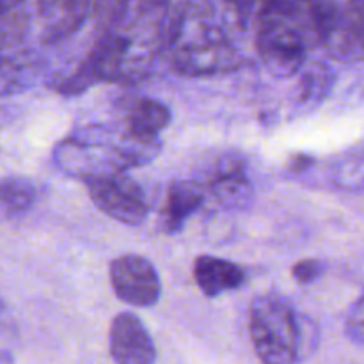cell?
Returning a JSON list of instances; mask_svg holds the SVG:
<instances>
[{
	"mask_svg": "<svg viewBox=\"0 0 364 364\" xmlns=\"http://www.w3.org/2000/svg\"><path fill=\"white\" fill-rule=\"evenodd\" d=\"M167 9L139 4L117 20L98 27V36L80 66L53 84L63 95H77L92 82L134 84L153 73L164 46Z\"/></svg>",
	"mask_w": 364,
	"mask_h": 364,
	"instance_id": "obj_1",
	"label": "cell"
},
{
	"mask_svg": "<svg viewBox=\"0 0 364 364\" xmlns=\"http://www.w3.org/2000/svg\"><path fill=\"white\" fill-rule=\"evenodd\" d=\"M162 53L181 77L228 73L244 64L224 14L213 0H176L164 16Z\"/></svg>",
	"mask_w": 364,
	"mask_h": 364,
	"instance_id": "obj_2",
	"label": "cell"
},
{
	"mask_svg": "<svg viewBox=\"0 0 364 364\" xmlns=\"http://www.w3.org/2000/svg\"><path fill=\"white\" fill-rule=\"evenodd\" d=\"M256 50L276 77H291L320 45L315 0H262L256 13Z\"/></svg>",
	"mask_w": 364,
	"mask_h": 364,
	"instance_id": "obj_3",
	"label": "cell"
},
{
	"mask_svg": "<svg viewBox=\"0 0 364 364\" xmlns=\"http://www.w3.org/2000/svg\"><path fill=\"white\" fill-rule=\"evenodd\" d=\"M249 333L259 361L294 364L311 350V323L288 301L263 295L251 304Z\"/></svg>",
	"mask_w": 364,
	"mask_h": 364,
	"instance_id": "obj_4",
	"label": "cell"
},
{
	"mask_svg": "<svg viewBox=\"0 0 364 364\" xmlns=\"http://www.w3.org/2000/svg\"><path fill=\"white\" fill-rule=\"evenodd\" d=\"M31 14L20 7L0 16V96L27 91L41 75V57L31 41Z\"/></svg>",
	"mask_w": 364,
	"mask_h": 364,
	"instance_id": "obj_5",
	"label": "cell"
},
{
	"mask_svg": "<svg viewBox=\"0 0 364 364\" xmlns=\"http://www.w3.org/2000/svg\"><path fill=\"white\" fill-rule=\"evenodd\" d=\"M320 45L340 60H364V0H315Z\"/></svg>",
	"mask_w": 364,
	"mask_h": 364,
	"instance_id": "obj_6",
	"label": "cell"
},
{
	"mask_svg": "<svg viewBox=\"0 0 364 364\" xmlns=\"http://www.w3.org/2000/svg\"><path fill=\"white\" fill-rule=\"evenodd\" d=\"M92 203L112 219L128 226H137L146 220L149 205L141 185L135 183L124 171L92 174L84 178Z\"/></svg>",
	"mask_w": 364,
	"mask_h": 364,
	"instance_id": "obj_7",
	"label": "cell"
},
{
	"mask_svg": "<svg viewBox=\"0 0 364 364\" xmlns=\"http://www.w3.org/2000/svg\"><path fill=\"white\" fill-rule=\"evenodd\" d=\"M114 294L124 304L135 308H151L162 294L159 272L144 256L123 255L109 267Z\"/></svg>",
	"mask_w": 364,
	"mask_h": 364,
	"instance_id": "obj_8",
	"label": "cell"
},
{
	"mask_svg": "<svg viewBox=\"0 0 364 364\" xmlns=\"http://www.w3.org/2000/svg\"><path fill=\"white\" fill-rule=\"evenodd\" d=\"M109 350L114 361L123 364H149L156 359L155 345L144 323L127 311L110 323Z\"/></svg>",
	"mask_w": 364,
	"mask_h": 364,
	"instance_id": "obj_9",
	"label": "cell"
},
{
	"mask_svg": "<svg viewBox=\"0 0 364 364\" xmlns=\"http://www.w3.org/2000/svg\"><path fill=\"white\" fill-rule=\"evenodd\" d=\"M95 7V0H38L41 38L46 45L64 41L80 31Z\"/></svg>",
	"mask_w": 364,
	"mask_h": 364,
	"instance_id": "obj_10",
	"label": "cell"
},
{
	"mask_svg": "<svg viewBox=\"0 0 364 364\" xmlns=\"http://www.w3.org/2000/svg\"><path fill=\"white\" fill-rule=\"evenodd\" d=\"M210 191L213 198L226 208L247 206L252 198L247 160L238 153H228L220 156L210 178Z\"/></svg>",
	"mask_w": 364,
	"mask_h": 364,
	"instance_id": "obj_11",
	"label": "cell"
},
{
	"mask_svg": "<svg viewBox=\"0 0 364 364\" xmlns=\"http://www.w3.org/2000/svg\"><path fill=\"white\" fill-rule=\"evenodd\" d=\"M194 277L199 290L206 297H219L244 284L245 270L228 259L203 255L194 262Z\"/></svg>",
	"mask_w": 364,
	"mask_h": 364,
	"instance_id": "obj_12",
	"label": "cell"
},
{
	"mask_svg": "<svg viewBox=\"0 0 364 364\" xmlns=\"http://www.w3.org/2000/svg\"><path fill=\"white\" fill-rule=\"evenodd\" d=\"M205 203V192L192 181H174L167 191L160 220L166 233L174 235Z\"/></svg>",
	"mask_w": 364,
	"mask_h": 364,
	"instance_id": "obj_13",
	"label": "cell"
},
{
	"mask_svg": "<svg viewBox=\"0 0 364 364\" xmlns=\"http://www.w3.org/2000/svg\"><path fill=\"white\" fill-rule=\"evenodd\" d=\"M171 123L169 107L153 98H139L124 110V132L144 141H159Z\"/></svg>",
	"mask_w": 364,
	"mask_h": 364,
	"instance_id": "obj_14",
	"label": "cell"
},
{
	"mask_svg": "<svg viewBox=\"0 0 364 364\" xmlns=\"http://www.w3.org/2000/svg\"><path fill=\"white\" fill-rule=\"evenodd\" d=\"M38 201V188L25 178H2L0 180V212L6 215H18Z\"/></svg>",
	"mask_w": 364,
	"mask_h": 364,
	"instance_id": "obj_15",
	"label": "cell"
},
{
	"mask_svg": "<svg viewBox=\"0 0 364 364\" xmlns=\"http://www.w3.org/2000/svg\"><path fill=\"white\" fill-rule=\"evenodd\" d=\"M139 4L144 2L142 0H95L92 13L98 20V27H102V25L110 23V21L127 14L128 11H132Z\"/></svg>",
	"mask_w": 364,
	"mask_h": 364,
	"instance_id": "obj_16",
	"label": "cell"
},
{
	"mask_svg": "<svg viewBox=\"0 0 364 364\" xmlns=\"http://www.w3.org/2000/svg\"><path fill=\"white\" fill-rule=\"evenodd\" d=\"M259 4H262V0H224V6L228 7V11L233 14L235 20L242 27H247L249 21L256 18Z\"/></svg>",
	"mask_w": 364,
	"mask_h": 364,
	"instance_id": "obj_17",
	"label": "cell"
},
{
	"mask_svg": "<svg viewBox=\"0 0 364 364\" xmlns=\"http://www.w3.org/2000/svg\"><path fill=\"white\" fill-rule=\"evenodd\" d=\"M347 333L355 343L364 345V295L355 302L347 318Z\"/></svg>",
	"mask_w": 364,
	"mask_h": 364,
	"instance_id": "obj_18",
	"label": "cell"
},
{
	"mask_svg": "<svg viewBox=\"0 0 364 364\" xmlns=\"http://www.w3.org/2000/svg\"><path fill=\"white\" fill-rule=\"evenodd\" d=\"M323 272V263L318 259H304V262L295 263L291 274H294L295 279L302 284L313 283V281L318 279Z\"/></svg>",
	"mask_w": 364,
	"mask_h": 364,
	"instance_id": "obj_19",
	"label": "cell"
},
{
	"mask_svg": "<svg viewBox=\"0 0 364 364\" xmlns=\"http://www.w3.org/2000/svg\"><path fill=\"white\" fill-rule=\"evenodd\" d=\"M23 4L25 0H0V16L14 9H20V7H23Z\"/></svg>",
	"mask_w": 364,
	"mask_h": 364,
	"instance_id": "obj_20",
	"label": "cell"
},
{
	"mask_svg": "<svg viewBox=\"0 0 364 364\" xmlns=\"http://www.w3.org/2000/svg\"><path fill=\"white\" fill-rule=\"evenodd\" d=\"M146 6L156 7V9H167L171 6V0H142Z\"/></svg>",
	"mask_w": 364,
	"mask_h": 364,
	"instance_id": "obj_21",
	"label": "cell"
},
{
	"mask_svg": "<svg viewBox=\"0 0 364 364\" xmlns=\"http://www.w3.org/2000/svg\"><path fill=\"white\" fill-rule=\"evenodd\" d=\"M4 320H6V306H4L2 299H0V327L4 326Z\"/></svg>",
	"mask_w": 364,
	"mask_h": 364,
	"instance_id": "obj_22",
	"label": "cell"
}]
</instances>
